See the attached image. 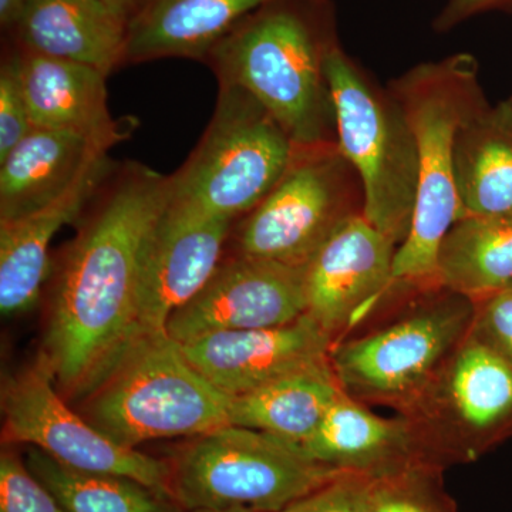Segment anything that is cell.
I'll return each instance as SVG.
<instances>
[{
    "label": "cell",
    "instance_id": "cell-1",
    "mask_svg": "<svg viewBox=\"0 0 512 512\" xmlns=\"http://www.w3.org/2000/svg\"><path fill=\"white\" fill-rule=\"evenodd\" d=\"M171 197L170 175L114 164L59 262L39 362L64 399H82L136 338L148 238Z\"/></svg>",
    "mask_w": 512,
    "mask_h": 512
},
{
    "label": "cell",
    "instance_id": "cell-2",
    "mask_svg": "<svg viewBox=\"0 0 512 512\" xmlns=\"http://www.w3.org/2000/svg\"><path fill=\"white\" fill-rule=\"evenodd\" d=\"M339 42L330 0H272L239 20L204 64L247 90L295 146L336 143L326 60Z\"/></svg>",
    "mask_w": 512,
    "mask_h": 512
},
{
    "label": "cell",
    "instance_id": "cell-3",
    "mask_svg": "<svg viewBox=\"0 0 512 512\" xmlns=\"http://www.w3.org/2000/svg\"><path fill=\"white\" fill-rule=\"evenodd\" d=\"M389 90L412 127L419 164L412 228L394 256L393 289L417 291L440 285L441 242L463 218L454 180L458 133L488 101L476 57L468 53L417 64L392 80Z\"/></svg>",
    "mask_w": 512,
    "mask_h": 512
},
{
    "label": "cell",
    "instance_id": "cell-4",
    "mask_svg": "<svg viewBox=\"0 0 512 512\" xmlns=\"http://www.w3.org/2000/svg\"><path fill=\"white\" fill-rule=\"evenodd\" d=\"M80 402L84 419L128 448L192 439L231 424V397L208 382L168 335L134 340Z\"/></svg>",
    "mask_w": 512,
    "mask_h": 512
},
{
    "label": "cell",
    "instance_id": "cell-5",
    "mask_svg": "<svg viewBox=\"0 0 512 512\" xmlns=\"http://www.w3.org/2000/svg\"><path fill=\"white\" fill-rule=\"evenodd\" d=\"M340 153L359 175L363 217L396 245L412 228L419 164L412 127L389 89L377 86L340 43L326 60Z\"/></svg>",
    "mask_w": 512,
    "mask_h": 512
},
{
    "label": "cell",
    "instance_id": "cell-6",
    "mask_svg": "<svg viewBox=\"0 0 512 512\" xmlns=\"http://www.w3.org/2000/svg\"><path fill=\"white\" fill-rule=\"evenodd\" d=\"M293 150L291 137L252 94L220 86L210 124L170 175V202L235 224L278 184Z\"/></svg>",
    "mask_w": 512,
    "mask_h": 512
},
{
    "label": "cell",
    "instance_id": "cell-7",
    "mask_svg": "<svg viewBox=\"0 0 512 512\" xmlns=\"http://www.w3.org/2000/svg\"><path fill=\"white\" fill-rule=\"evenodd\" d=\"M168 463L171 497L184 511L281 512L342 474L298 444L232 424L192 437Z\"/></svg>",
    "mask_w": 512,
    "mask_h": 512
},
{
    "label": "cell",
    "instance_id": "cell-8",
    "mask_svg": "<svg viewBox=\"0 0 512 512\" xmlns=\"http://www.w3.org/2000/svg\"><path fill=\"white\" fill-rule=\"evenodd\" d=\"M476 303L436 285L399 318L333 343L330 365L343 392L403 413L470 335Z\"/></svg>",
    "mask_w": 512,
    "mask_h": 512
},
{
    "label": "cell",
    "instance_id": "cell-9",
    "mask_svg": "<svg viewBox=\"0 0 512 512\" xmlns=\"http://www.w3.org/2000/svg\"><path fill=\"white\" fill-rule=\"evenodd\" d=\"M359 215L362 183L338 143L295 146L278 184L232 227L231 255L305 268L340 227Z\"/></svg>",
    "mask_w": 512,
    "mask_h": 512
},
{
    "label": "cell",
    "instance_id": "cell-10",
    "mask_svg": "<svg viewBox=\"0 0 512 512\" xmlns=\"http://www.w3.org/2000/svg\"><path fill=\"white\" fill-rule=\"evenodd\" d=\"M402 416L424 463H473L512 437V365L468 335Z\"/></svg>",
    "mask_w": 512,
    "mask_h": 512
},
{
    "label": "cell",
    "instance_id": "cell-11",
    "mask_svg": "<svg viewBox=\"0 0 512 512\" xmlns=\"http://www.w3.org/2000/svg\"><path fill=\"white\" fill-rule=\"evenodd\" d=\"M0 402L3 444L36 447L63 466L131 478L171 497L168 460L120 446L97 430L67 404L42 362L9 376Z\"/></svg>",
    "mask_w": 512,
    "mask_h": 512
},
{
    "label": "cell",
    "instance_id": "cell-12",
    "mask_svg": "<svg viewBox=\"0 0 512 512\" xmlns=\"http://www.w3.org/2000/svg\"><path fill=\"white\" fill-rule=\"evenodd\" d=\"M305 312V268L229 255L204 288L171 316L167 335L184 345L214 333L286 325Z\"/></svg>",
    "mask_w": 512,
    "mask_h": 512
},
{
    "label": "cell",
    "instance_id": "cell-13",
    "mask_svg": "<svg viewBox=\"0 0 512 512\" xmlns=\"http://www.w3.org/2000/svg\"><path fill=\"white\" fill-rule=\"evenodd\" d=\"M232 227L234 222L168 201L144 252L134 340L167 335L171 316L204 288L225 258Z\"/></svg>",
    "mask_w": 512,
    "mask_h": 512
},
{
    "label": "cell",
    "instance_id": "cell-14",
    "mask_svg": "<svg viewBox=\"0 0 512 512\" xmlns=\"http://www.w3.org/2000/svg\"><path fill=\"white\" fill-rule=\"evenodd\" d=\"M397 247L363 215L340 227L305 266L306 312L339 342L394 292Z\"/></svg>",
    "mask_w": 512,
    "mask_h": 512
},
{
    "label": "cell",
    "instance_id": "cell-15",
    "mask_svg": "<svg viewBox=\"0 0 512 512\" xmlns=\"http://www.w3.org/2000/svg\"><path fill=\"white\" fill-rule=\"evenodd\" d=\"M332 346L328 333L303 313L286 325L214 333L181 348L208 382L235 397L328 362Z\"/></svg>",
    "mask_w": 512,
    "mask_h": 512
},
{
    "label": "cell",
    "instance_id": "cell-16",
    "mask_svg": "<svg viewBox=\"0 0 512 512\" xmlns=\"http://www.w3.org/2000/svg\"><path fill=\"white\" fill-rule=\"evenodd\" d=\"M15 50L33 127L73 131L110 147L133 134L136 120L111 117L106 74L87 64Z\"/></svg>",
    "mask_w": 512,
    "mask_h": 512
},
{
    "label": "cell",
    "instance_id": "cell-17",
    "mask_svg": "<svg viewBox=\"0 0 512 512\" xmlns=\"http://www.w3.org/2000/svg\"><path fill=\"white\" fill-rule=\"evenodd\" d=\"M111 148L73 131L33 128L0 161V222L25 217L59 200L109 156Z\"/></svg>",
    "mask_w": 512,
    "mask_h": 512
},
{
    "label": "cell",
    "instance_id": "cell-18",
    "mask_svg": "<svg viewBox=\"0 0 512 512\" xmlns=\"http://www.w3.org/2000/svg\"><path fill=\"white\" fill-rule=\"evenodd\" d=\"M302 447L322 466L369 478L426 464L406 417L379 416L345 392Z\"/></svg>",
    "mask_w": 512,
    "mask_h": 512
},
{
    "label": "cell",
    "instance_id": "cell-19",
    "mask_svg": "<svg viewBox=\"0 0 512 512\" xmlns=\"http://www.w3.org/2000/svg\"><path fill=\"white\" fill-rule=\"evenodd\" d=\"M101 158L73 190L45 208L0 222V311L3 316L30 311L52 271L49 249L63 225L82 217L100 185L113 170Z\"/></svg>",
    "mask_w": 512,
    "mask_h": 512
},
{
    "label": "cell",
    "instance_id": "cell-20",
    "mask_svg": "<svg viewBox=\"0 0 512 512\" xmlns=\"http://www.w3.org/2000/svg\"><path fill=\"white\" fill-rule=\"evenodd\" d=\"M16 46L87 64L110 77L124 66L127 22L100 0H28L13 28Z\"/></svg>",
    "mask_w": 512,
    "mask_h": 512
},
{
    "label": "cell",
    "instance_id": "cell-21",
    "mask_svg": "<svg viewBox=\"0 0 512 512\" xmlns=\"http://www.w3.org/2000/svg\"><path fill=\"white\" fill-rule=\"evenodd\" d=\"M272 0H144L127 25L124 66L161 59L204 62L239 20Z\"/></svg>",
    "mask_w": 512,
    "mask_h": 512
},
{
    "label": "cell",
    "instance_id": "cell-22",
    "mask_svg": "<svg viewBox=\"0 0 512 512\" xmlns=\"http://www.w3.org/2000/svg\"><path fill=\"white\" fill-rule=\"evenodd\" d=\"M454 180L461 217L512 214V97L487 104L461 128Z\"/></svg>",
    "mask_w": 512,
    "mask_h": 512
},
{
    "label": "cell",
    "instance_id": "cell-23",
    "mask_svg": "<svg viewBox=\"0 0 512 512\" xmlns=\"http://www.w3.org/2000/svg\"><path fill=\"white\" fill-rule=\"evenodd\" d=\"M328 362L231 397L232 426L264 431L303 446L342 394Z\"/></svg>",
    "mask_w": 512,
    "mask_h": 512
},
{
    "label": "cell",
    "instance_id": "cell-24",
    "mask_svg": "<svg viewBox=\"0 0 512 512\" xmlns=\"http://www.w3.org/2000/svg\"><path fill=\"white\" fill-rule=\"evenodd\" d=\"M437 281L473 301L512 285V214L456 222L441 242Z\"/></svg>",
    "mask_w": 512,
    "mask_h": 512
},
{
    "label": "cell",
    "instance_id": "cell-25",
    "mask_svg": "<svg viewBox=\"0 0 512 512\" xmlns=\"http://www.w3.org/2000/svg\"><path fill=\"white\" fill-rule=\"evenodd\" d=\"M26 464L66 512H185L174 500L127 477L74 470L36 447Z\"/></svg>",
    "mask_w": 512,
    "mask_h": 512
},
{
    "label": "cell",
    "instance_id": "cell-26",
    "mask_svg": "<svg viewBox=\"0 0 512 512\" xmlns=\"http://www.w3.org/2000/svg\"><path fill=\"white\" fill-rule=\"evenodd\" d=\"M441 474L439 467L416 464L372 478V512H457Z\"/></svg>",
    "mask_w": 512,
    "mask_h": 512
},
{
    "label": "cell",
    "instance_id": "cell-27",
    "mask_svg": "<svg viewBox=\"0 0 512 512\" xmlns=\"http://www.w3.org/2000/svg\"><path fill=\"white\" fill-rule=\"evenodd\" d=\"M0 512H66L13 450L0 456Z\"/></svg>",
    "mask_w": 512,
    "mask_h": 512
},
{
    "label": "cell",
    "instance_id": "cell-28",
    "mask_svg": "<svg viewBox=\"0 0 512 512\" xmlns=\"http://www.w3.org/2000/svg\"><path fill=\"white\" fill-rule=\"evenodd\" d=\"M16 50L3 57L0 67V161L33 130Z\"/></svg>",
    "mask_w": 512,
    "mask_h": 512
},
{
    "label": "cell",
    "instance_id": "cell-29",
    "mask_svg": "<svg viewBox=\"0 0 512 512\" xmlns=\"http://www.w3.org/2000/svg\"><path fill=\"white\" fill-rule=\"evenodd\" d=\"M281 512H372V478L339 474Z\"/></svg>",
    "mask_w": 512,
    "mask_h": 512
},
{
    "label": "cell",
    "instance_id": "cell-30",
    "mask_svg": "<svg viewBox=\"0 0 512 512\" xmlns=\"http://www.w3.org/2000/svg\"><path fill=\"white\" fill-rule=\"evenodd\" d=\"M470 335L512 365V289L477 299Z\"/></svg>",
    "mask_w": 512,
    "mask_h": 512
},
{
    "label": "cell",
    "instance_id": "cell-31",
    "mask_svg": "<svg viewBox=\"0 0 512 512\" xmlns=\"http://www.w3.org/2000/svg\"><path fill=\"white\" fill-rule=\"evenodd\" d=\"M505 9H512V0H447L434 19V29L439 33L448 32L481 13Z\"/></svg>",
    "mask_w": 512,
    "mask_h": 512
},
{
    "label": "cell",
    "instance_id": "cell-32",
    "mask_svg": "<svg viewBox=\"0 0 512 512\" xmlns=\"http://www.w3.org/2000/svg\"><path fill=\"white\" fill-rule=\"evenodd\" d=\"M28 0H0V25L3 29L15 28Z\"/></svg>",
    "mask_w": 512,
    "mask_h": 512
},
{
    "label": "cell",
    "instance_id": "cell-33",
    "mask_svg": "<svg viewBox=\"0 0 512 512\" xmlns=\"http://www.w3.org/2000/svg\"><path fill=\"white\" fill-rule=\"evenodd\" d=\"M100 2L113 10L121 19L126 20L128 25V22L143 6L144 0H100Z\"/></svg>",
    "mask_w": 512,
    "mask_h": 512
},
{
    "label": "cell",
    "instance_id": "cell-34",
    "mask_svg": "<svg viewBox=\"0 0 512 512\" xmlns=\"http://www.w3.org/2000/svg\"><path fill=\"white\" fill-rule=\"evenodd\" d=\"M185 512H262L254 510H217V508H198V510H191Z\"/></svg>",
    "mask_w": 512,
    "mask_h": 512
},
{
    "label": "cell",
    "instance_id": "cell-35",
    "mask_svg": "<svg viewBox=\"0 0 512 512\" xmlns=\"http://www.w3.org/2000/svg\"><path fill=\"white\" fill-rule=\"evenodd\" d=\"M508 288H511V289H512V285L508 286Z\"/></svg>",
    "mask_w": 512,
    "mask_h": 512
}]
</instances>
